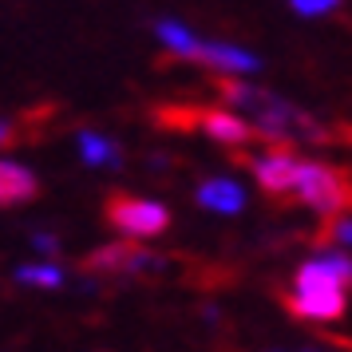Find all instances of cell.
I'll return each mask as SVG.
<instances>
[{
  "instance_id": "cell-1",
  "label": "cell",
  "mask_w": 352,
  "mask_h": 352,
  "mask_svg": "<svg viewBox=\"0 0 352 352\" xmlns=\"http://www.w3.org/2000/svg\"><path fill=\"white\" fill-rule=\"evenodd\" d=\"M352 289V250L344 245H320L317 254L301 261L289 285V313L309 324L340 320L349 309Z\"/></svg>"
},
{
  "instance_id": "cell-2",
  "label": "cell",
  "mask_w": 352,
  "mask_h": 352,
  "mask_svg": "<svg viewBox=\"0 0 352 352\" xmlns=\"http://www.w3.org/2000/svg\"><path fill=\"white\" fill-rule=\"evenodd\" d=\"M226 103L245 115L250 127L261 131L273 143H285V139H320L317 123L301 107H293L289 99H281L277 91L254 87V83H245V80H230L226 83Z\"/></svg>"
},
{
  "instance_id": "cell-3",
  "label": "cell",
  "mask_w": 352,
  "mask_h": 352,
  "mask_svg": "<svg viewBox=\"0 0 352 352\" xmlns=\"http://www.w3.org/2000/svg\"><path fill=\"white\" fill-rule=\"evenodd\" d=\"M293 198H297L305 210L320 214V218H340V214H349V206H352L349 178L340 175V170H333L329 162H320V159H301L297 178H293Z\"/></svg>"
},
{
  "instance_id": "cell-4",
  "label": "cell",
  "mask_w": 352,
  "mask_h": 352,
  "mask_svg": "<svg viewBox=\"0 0 352 352\" xmlns=\"http://www.w3.org/2000/svg\"><path fill=\"white\" fill-rule=\"evenodd\" d=\"M107 222L131 241H151L166 234L170 226V210L155 202V198H131V194H119L107 202Z\"/></svg>"
},
{
  "instance_id": "cell-5",
  "label": "cell",
  "mask_w": 352,
  "mask_h": 352,
  "mask_svg": "<svg viewBox=\"0 0 352 352\" xmlns=\"http://www.w3.org/2000/svg\"><path fill=\"white\" fill-rule=\"evenodd\" d=\"M297 166H301V155H293L289 146L273 143L265 151H257L250 159V175L265 194H293V178H297Z\"/></svg>"
},
{
  "instance_id": "cell-6",
  "label": "cell",
  "mask_w": 352,
  "mask_h": 352,
  "mask_svg": "<svg viewBox=\"0 0 352 352\" xmlns=\"http://www.w3.org/2000/svg\"><path fill=\"white\" fill-rule=\"evenodd\" d=\"M194 64L210 67V72H218L226 80H245V76H257L261 72V56L250 48H241V44H230V40H202Z\"/></svg>"
},
{
  "instance_id": "cell-7",
  "label": "cell",
  "mask_w": 352,
  "mask_h": 352,
  "mask_svg": "<svg viewBox=\"0 0 352 352\" xmlns=\"http://www.w3.org/2000/svg\"><path fill=\"white\" fill-rule=\"evenodd\" d=\"M194 202H198L202 210H210V214H218V218H234V214L245 210L250 194H245V186H241L238 178L214 175V178H202V182H198Z\"/></svg>"
},
{
  "instance_id": "cell-8",
  "label": "cell",
  "mask_w": 352,
  "mask_h": 352,
  "mask_svg": "<svg viewBox=\"0 0 352 352\" xmlns=\"http://www.w3.org/2000/svg\"><path fill=\"white\" fill-rule=\"evenodd\" d=\"M91 270L103 273H159L166 270V261L155 257L151 250H135V245H103L91 257Z\"/></svg>"
},
{
  "instance_id": "cell-9",
  "label": "cell",
  "mask_w": 352,
  "mask_h": 352,
  "mask_svg": "<svg viewBox=\"0 0 352 352\" xmlns=\"http://www.w3.org/2000/svg\"><path fill=\"white\" fill-rule=\"evenodd\" d=\"M198 127H202V135L214 139L218 146H245V143H250V135H254L250 119H245L241 111H234V107L202 111V115H198Z\"/></svg>"
},
{
  "instance_id": "cell-10",
  "label": "cell",
  "mask_w": 352,
  "mask_h": 352,
  "mask_svg": "<svg viewBox=\"0 0 352 352\" xmlns=\"http://www.w3.org/2000/svg\"><path fill=\"white\" fill-rule=\"evenodd\" d=\"M36 175L16 159H0V206H20L36 198Z\"/></svg>"
},
{
  "instance_id": "cell-11",
  "label": "cell",
  "mask_w": 352,
  "mask_h": 352,
  "mask_svg": "<svg viewBox=\"0 0 352 352\" xmlns=\"http://www.w3.org/2000/svg\"><path fill=\"white\" fill-rule=\"evenodd\" d=\"M155 36H159V44L170 52V56H178V60H190V64H194L202 36L194 32L190 24H182V20H159V24H155Z\"/></svg>"
},
{
  "instance_id": "cell-12",
  "label": "cell",
  "mask_w": 352,
  "mask_h": 352,
  "mask_svg": "<svg viewBox=\"0 0 352 352\" xmlns=\"http://www.w3.org/2000/svg\"><path fill=\"white\" fill-rule=\"evenodd\" d=\"M76 146H80V159L87 166H119V143L107 139V135H99V131H80L76 135Z\"/></svg>"
},
{
  "instance_id": "cell-13",
  "label": "cell",
  "mask_w": 352,
  "mask_h": 352,
  "mask_svg": "<svg viewBox=\"0 0 352 352\" xmlns=\"http://www.w3.org/2000/svg\"><path fill=\"white\" fill-rule=\"evenodd\" d=\"M16 281L32 289H60L64 285V270L48 265V261H36V265H16Z\"/></svg>"
},
{
  "instance_id": "cell-14",
  "label": "cell",
  "mask_w": 352,
  "mask_h": 352,
  "mask_svg": "<svg viewBox=\"0 0 352 352\" xmlns=\"http://www.w3.org/2000/svg\"><path fill=\"white\" fill-rule=\"evenodd\" d=\"M285 4L305 20H324V16H333V12H340L344 0H285Z\"/></svg>"
},
{
  "instance_id": "cell-15",
  "label": "cell",
  "mask_w": 352,
  "mask_h": 352,
  "mask_svg": "<svg viewBox=\"0 0 352 352\" xmlns=\"http://www.w3.org/2000/svg\"><path fill=\"white\" fill-rule=\"evenodd\" d=\"M333 241L344 245V250H352V214H340L333 222Z\"/></svg>"
},
{
  "instance_id": "cell-16",
  "label": "cell",
  "mask_w": 352,
  "mask_h": 352,
  "mask_svg": "<svg viewBox=\"0 0 352 352\" xmlns=\"http://www.w3.org/2000/svg\"><path fill=\"white\" fill-rule=\"evenodd\" d=\"M32 245L40 254H56V250H60V241L52 238V234H32Z\"/></svg>"
},
{
  "instance_id": "cell-17",
  "label": "cell",
  "mask_w": 352,
  "mask_h": 352,
  "mask_svg": "<svg viewBox=\"0 0 352 352\" xmlns=\"http://www.w3.org/2000/svg\"><path fill=\"white\" fill-rule=\"evenodd\" d=\"M4 143H12V123L8 119H0V146Z\"/></svg>"
},
{
  "instance_id": "cell-18",
  "label": "cell",
  "mask_w": 352,
  "mask_h": 352,
  "mask_svg": "<svg viewBox=\"0 0 352 352\" xmlns=\"http://www.w3.org/2000/svg\"><path fill=\"white\" fill-rule=\"evenodd\" d=\"M309 352H317V349H309Z\"/></svg>"
}]
</instances>
